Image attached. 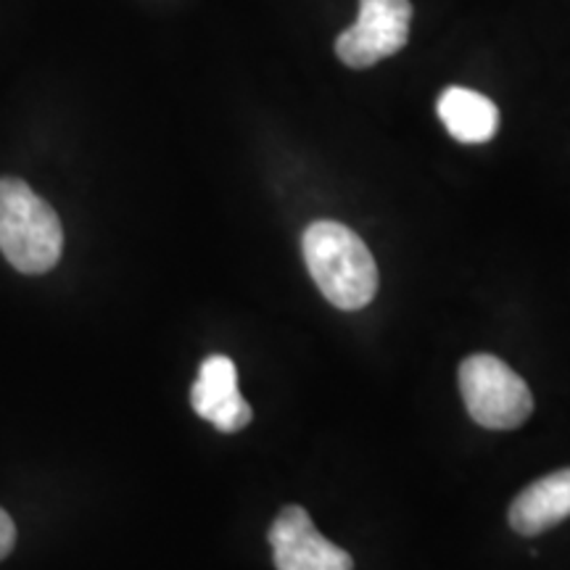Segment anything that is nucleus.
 <instances>
[{"label": "nucleus", "instance_id": "2", "mask_svg": "<svg viewBox=\"0 0 570 570\" xmlns=\"http://www.w3.org/2000/svg\"><path fill=\"white\" fill-rule=\"evenodd\" d=\"M59 214L24 180L0 177V252L19 273L42 275L61 259Z\"/></svg>", "mask_w": 570, "mask_h": 570}, {"label": "nucleus", "instance_id": "8", "mask_svg": "<svg viewBox=\"0 0 570 570\" xmlns=\"http://www.w3.org/2000/svg\"><path fill=\"white\" fill-rule=\"evenodd\" d=\"M439 117L454 140L487 142L497 135L499 111L494 101L468 88H446L439 98Z\"/></svg>", "mask_w": 570, "mask_h": 570}, {"label": "nucleus", "instance_id": "3", "mask_svg": "<svg viewBox=\"0 0 570 570\" xmlns=\"http://www.w3.org/2000/svg\"><path fill=\"white\" fill-rule=\"evenodd\" d=\"M460 391L470 417L494 431L523 425L533 412V396L523 377L491 354H473L462 362Z\"/></svg>", "mask_w": 570, "mask_h": 570}, {"label": "nucleus", "instance_id": "6", "mask_svg": "<svg viewBox=\"0 0 570 570\" xmlns=\"http://www.w3.org/2000/svg\"><path fill=\"white\" fill-rule=\"evenodd\" d=\"M196 415L209 420L223 433H235L252 423L254 412L238 391V370L230 356L214 354L204 360L198 377L190 391Z\"/></svg>", "mask_w": 570, "mask_h": 570}, {"label": "nucleus", "instance_id": "5", "mask_svg": "<svg viewBox=\"0 0 570 570\" xmlns=\"http://www.w3.org/2000/svg\"><path fill=\"white\" fill-rule=\"evenodd\" d=\"M273 560L277 570H352V554L327 541L315 529L309 512L288 504L277 512L269 529Z\"/></svg>", "mask_w": 570, "mask_h": 570}, {"label": "nucleus", "instance_id": "4", "mask_svg": "<svg viewBox=\"0 0 570 570\" xmlns=\"http://www.w3.org/2000/svg\"><path fill=\"white\" fill-rule=\"evenodd\" d=\"M410 0H360V17L338 35L336 53L352 69H367L402 51L410 40Z\"/></svg>", "mask_w": 570, "mask_h": 570}, {"label": "nucleus", "instance_id": "1", "mask_svg": "<svg viewBox=\"0 0 570 570\" xmlns=\"http://www.w3.org/2000/svg\"><path fill=\"white\" fill-rule=\"evenodd\" d=\"M302 248L312 281L333 306L354 312L373 302L377 265L352 227L320 219L306 227Z\"/></svg>", "mask_w": 570, "mask_h": 570}, {"label": "nucleus", "instance_id": "7", "mask_svg": "<svg viewBox=\"0 0 570 570\" xmlns=\"http://www.w3.org/2000/svg\"><path fill=\"white\" fill-rule=\"evenodd\" d=\"M566 518H570V468L531 483L510 504V525L523 537L544 533Z\"/></svg>", "mask_w": 570, "mask_h": 570}, {"label": "nucleus", "instance_id": "9", "mask_svg": "<svg viewBox=\"0 0 570 570\" xmlns=\"http://www.w3.org/2000/svg\"><path fill=\"white\" fill-rule=\"evenodd\" d=\"M13 544H17V525H13L9 512L0 510V560L13 550Z\"/></svg>", "mask_w": 570, "mask_h": 570}]
</instances>
